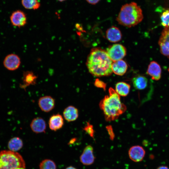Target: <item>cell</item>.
Instances as JSON below:
<instances>
[{
  "mask_svg": "<svg viewBox=\"0 0 169 169\" xmlns=\"http://www.w3.org/2000/svg\"><path fill=\"white\" fill-rule=\"evenodd\" d=\"M112 61L106 51L99 48L91 50L86 60V65L89 72L97 77L108 76L113 72Z\"/></svg>",
  "mask_w": 169,
  "mask_h": 169,
  "instance_id": "obj_1",
  "label": "cell"
},
{
  "mask_svg": "<svg viewBox=\"0 0 169 169\" xmlns=\"http://www.w3.org/2000/svg\"><path fill=\"white\" fill-rule=\"evenodd\" d=\"M109 95H105L99 105L103 111L105 120L110 121L117 119L126 110V106L120 101V95L111 87L109 89Z\"/></svg>",
  "mask_w": 169,
  "mask_h": 169,
  "instance_id": "obj_2",
  "label": "cell"
},
{
  "mask_svg": "<svg viewBox=\"0 0 169 169\" xmlns=\"http://www.w3.org/2000/svg\"><path fill=\"white\" fill-rule=\"evenodd\" d=\"M143 16L140 7L132 2L123 5L116 18L119 24L128 28L135 26L143 20Z\"/></svg>",
  "mask_w": 169,
  "mask_h": 169,
  "instance_id": "obj_3",
  "label": "cell"
},
{
  "mask_svg": "<svg viewBox=\"0 0 169 169\" xmlns=\"http://www.w3.org/2000/svg\"><path fill=\"white\" fill-rule=\"evenodd\" d=\"M25 163L18 153L10 150L0 152V169H25Z\"/></svg>",
  "mask_w": 169,
  "mask_h": 169,
  "instance_id": "obj_4",
  "label": "cell"
},
{
  "mask_svg": "<svg viewBox=\"0 0 169 169\" xmlns=\"http://www.w3.org/2000/svg\"><path fill=\"white\" fill-rule=\"evenodd\" d=\"M106 52L109 58L114 62L124 57L126 54V49L122 45L117 44L109 47Z\"/></svg>",
  "mask_w": 169,
  "mask_h": 169,
  "instance_id": "obj_5",
  "label": "cell"
},
{
  "mask_svg": "<svg viewBox=\"0 0 169 169\" xmlns=\"http://www.w3.org/2000/svg\"><path fill=\"white\" fill-rule=\"evenodd\" d=\"M161 53L169 59V28L162 30L158 41Z\"/></svg>",
  "mask_w": 169,
  "mask_h": 169,
  "instance_id": "obj_6",
  "label": "cell"
},
{
  "mask_svg": "<svg viewBox=\"0 0 169 169\" xmlns=\"http://www.w3.org/2000/svg\"><path fill=\"white\" fill-rule=\"evenodd\" d=\"M3 64L7 69L11 71L15 70L18 69L20 66V59L17 55L11 54L5 58Z\"/></svg>",
  "mask_w": 169,
  "mask_h": 169,
  "instance_id": "obj_7",
  "label": "cell"
},
{
  "mask_svg": "<svg viewBox=\"0 0 169 169\" xmlns=\"http://www.w3.org/2000/svg\"><path fill=\"white\" fill-rule=\"evenodd\" d=\"M10 20L12 25L18 28L24 26L27 22V18L25 13L20 10H17L13 12L10 17Z\"/></svg>",
  "mask_w": 169,
  "mask_h": 169,
  "instance_id": "obj_8",
  "label": "cell"
},
{
  "mask_svg": "<svg viewBox=\"0 0 169 169\" xmlns=\"http://www.w3.org/2000/svg\"><path fill=\"white\" fill-rule=\"evenodd\" d=\"M38 104L42 111L49 112L54 108L55 100L54 99L50 96H43L40 97L38 99Z\"/></svg>",
  "mask_w": 169,
  "mask_h": 169,
  "instance_id": "obj_9",
  "label": "cell"
},
{
  "mask_svg": "<svg viewBox=\"0 0 169 169\" xmlns=\"http://www.w3.org/2000/svg\"><path fill=\"white\" fill-rule=\"evenodd\" d=\"M95 159L92 146L90 145L86 146L80 157L81 162L84 165H90L94 163Z\"/></svg>",
  "mask_w": 169,
  "mask_h": 169,
  "instance_id": "obj_10",
  "label": "cell"
},
{
  "mask_svg": "<svg viewBox=\"0 0 169 169\" xmlns=\"http://www.w3.org/2000/svg\"><path fill=\"white\" fill-rule=\"evenodd\" d=\"M128 154L131 160L138 162L141 161L143 159L145 155V151L141 146H135L130 148Z\"/></svg>",
  "mask_w": 169,
  "mask_h": 169,
  "instance_id": "obj_11",
  "label": "cell"
},
{
  "mask_svg": "<svg viewBox=\"0 0 169 169\" xmlns=\"http://www.w3.org/2000/svg\"><path fill=\"white\" fill-rule=\"evenodd\" d=\"M37 76L33 72L30 71H24L22 79V82L20 87L22 89H25L31 85L36 84Z\"/></svg>",
  "mask_w": 169,
  "mask_h": 169,
  "instance_id": "obj_12",
  "label": "cell"
},
{
  "mask_svg": "<svg viewBox=\"0 0 169 169\" xmlns=\"http://www.w3.org/2000/svg\"><path fill=\"white\" fill-rule=\"evenodd\" d=\"M32 131L36 133H40L45 132L46 124L45 120L42 118L37 117L34 118L30 124Z\"/></svg>",
  "mask_w": 169,
  "mask_h": 169,
  "instance_id": "obj_13",
  "label": "cell"
},
{
  "mask_svg": "<svg viewBox=\"0 0 169 169\" xmlns=\"http://www.w3.org/2000/svg\"><path fill=\"white\" fill-rule=\"evenodd\" d=\"M146 72L153 80H158L161 78V67L159 64L155 61H152L150 63Z\"/></svg>",
  "mask_w": 169,
  "mask_h": 169,
  "instance_id": "obj_14",
  "label": "cell"
},
{
  "mask_svg": "<svg viewBox=\"0 0 169 169\" xmlns=\"http://www.w3.org/2000/svg\"><path fill=\"white\" fill-rule=\"evenodd\" d=\"M64 124L63 118L59 114H54L49 118V128L52 131H56L61 129Z\"/></svg>",
  "mask_w": 169,
  "mask_h": 169,
  "instance_id": "obj_15",
  "label": "cell"
},
{
  "mask_svg": "<svg viewBox=\"0 0 169 169\" xmlns=\"http://www.w3.org/2000/svg\"><path fill=\"white\" fill-rule=\"evenodd\" d=\"M106 35L108 40L112 43L119 42L122 38V34L120 30L114 26L110 27L107 30Z\"/></svg>",
  "mask_w": 169,
  "mask_h": 169,
  "instance_id": "obj_16",
  "label": "cell"
},
{
  "mask_svg": "<svg viewBox=\"0 0 169 169\" xmlns=\"http://www.w3.org/2000/svg\"><path fill=\"white\" fill-rule=\"evenodd\" d=\"M63 115L64 119L67 121H73L78 117V110L74 106L69 105L65 108L63 112Z\"/></svg>",
  "mask_w": 169,
  "mask_h": 169,
  "instance_id": "obj_17",
  "label": "cell"
},
{
  "mask_svg": "<svg viewBox=\"0 0 169 169\" xmlns=\"http://www.w3.org/2000/svg\"><path fill=\"white\" fill-rule=\"evenodd\" d=\"M127 68V64L122 59L114 62L112 64L113 72L118 75H124L126 73Z\"/></svg>",
  "mask_w": 169,
  "mask_h": 169,
  "instance_id": "obj_18",
  "label": "cell"
},
{
  "mask_svg": "<svg viewBox=\"0 0 169 169\" xmlns=\"http://www.w3.org/2000/svg\"><path fill=\"white\" fill-rule=\"evenodd\" d=\"M132 82L136 89L142 90L146 88L147 85L148 80L145 76L138 75L132 78Z\"/></svg>",
  "mask_w": 169,
  "mask_h": 169,
  "instance_id": "obj_19",
  "label": "cell"
},
{
  "mask_svg": "<svg viewBox=\"0 0 169 169\" xmlns=\"http://www.w3.org/2000/svg\"><path fill=\"white\" fill-rule=\"evenodd\" d=\"M22 140L19 137H14L11 139L8 143V147L10 151L16 152L21 149L23 146Z\"/></svg>",
  "mask_w": 169,
  "mask_h": 169,
  "instance_id": "obj_20",
  "label": "cell"
},
{
  "mask_svg": "<svg viewBox=\"0 0 169 169\" xmlns=\"http://www.w3.org/2000/svg\"><path fill=\"white\" fill-rule=\"evenodd\" d=\"M130 88L129 84L124 82H120L115 85V91L119 95L125 96L129 94Z\"/></svg>",
  "mask_w": 169,
  "mask_h": 169,
  "instance_id": "obj_21",
  "label": "cell"
},
{
  "mask_svg": "<svg viewBox=\"0 0 169 169\" xmlns=\"http://www.w3.org/2000/svg\"><path fill=\"white\" fill-rule=\"evenodd\" d=\"M21 3L25 8L28 9H37L40 6L38 0H21Z\"/></svg>",
  "mask_w": 169,
  "mask_h": 169,
  "instance_id": "obj_22",
  "label": "cell"
},
{
  "mask_svg": "<svg viewBox=\"0 0 169 169\" xmlns=\"http://www.w3.org/2000/svg\"><path fill=\"white\" fill-rule=\"evenodd\" d=\"M39 169H56L55 162L52 160L46 159L42 161L39 165Z\"/></svg>",
  "mask_w": 169,
  "mask_h": 169,
  "instance_id": "obj_23",
  "label": "cell"
},
{
  "mask_svg": "<svg viewBox=\"0 0 169 169\" xmlns=\"http://www.w3.org/2000/svg\"><path fill=\"white\" fill-rule=\"evenodd\" d=\"M161 25L165 28H169V9L165 10L160 16Z\"/></svg>",
  "mask_w": 169,
  "mask_h": 169,
  "instance_id": "obj_24",
  "label": "cell"
},
{
  "mask_svg": "<svg viewBox=\"0 0 169 169\" xmlns=\"http://www.w3.org/2000/svg\"><path fill=\"white\" fill-rule=\"evenodd\" d=\"M83 130L90 136L94 138L95 131L93 129V126L89 122H87V124L84 128Z\"/></svg>",
  "mask_w": 169,
  "mask_h": 169,
  "instance_id": "obj_25",
  "label": "cell"
},
{
  "mask_svg": "<svg viewBox=\"0 0 169 169\" xmlns=\"http://www.w3.org/2000/svg\"><path fill=\"white\" fill-rule=\"evenodd\" d=\"M94 84L95 86L98 88H102L104 90H106V84L99 79H96Z\"/></svg>",
  "mask_w": 169,
  "mask_h": 169,
  "instance_id": "obj_26",
  "label": "cell"
},
{
  "mask_svg": "<svg viewBox=\"0 0 169 169\" xmlns=\"http://www.w3.org/2000/svg\"><path fill=\"white\" fill-rule=\"evenodd\" d=\"M106 130L110 136V138L111 140H113L115 138V135L112 127L110 125L106 126Z\"/></svg>",
  "mask_w": 169,
  "mask_h": 169,
  "instance_id": "obj_27",
  "label": "cell"
},
{
  "mask_svg": "<svg viewBox=\"0 0 169 169\" xmlns=\"http://www.w3.org/2000/svg\"><path fill=\"white\" fill-rule=\"evenodd\" d=\"M88 3L92 5L98 3L100 0H85Z\"/></svg>",
  "mask_w": 169,
  "mask_h": 169,
  "instance_id": "obj_28",
  "label": "cell"
},
{
  "mask_svg": "<svg viewBox=\"0 0 169 169\" xmlns=\"http://www.w3.org/2000/svg\"><path fill=\"white\" fill-rule=\"evenodd\" d=\"M157 169H169V168L167 166H162L158 167Z\"/></svg>",
  "mask_w": 169,
  "mask_h": 169,
  "instance_id": "obj_29",
  "label": "cell"
},
{
  "mask_svg": "<svg viewBox=\"0 0 169 169\" xmlns=\"http://www.w3.org/2000/svg\"><path fill=\"white\" fill-rule=\"evenodd\" d=\"M65 169H76L75 167L72 166H69L66 168Z\"/></svg>",
  "mask_w": 169,
  "mask_h": 169,
  "instance_id": "obj_30",
  "label": "cell"
},
{
  "mask_svg": "<svg viewBox=\"0 0 169 169\" xmlns=\"http://www.w3.org/2000/svg\"><path fill=\"white\" fill-rule=\"evenodd\" d=\"M58 1H60V2H63V1H64L66 0H58Z\"/></svg>",
  "mask_w": 169,
  "mask_h": 169,
  "instance_id": "obj_31",
  "label": "cell"
},
{
  "mask_svg": "<svg viewBox=\"0 0 169 169\" xmlns=\"http://www.w3.org/2000/svg\"><path fill=\"white\" fill-rule=\"evenodd\" d=\"M168 71L169 72V68L168 69Z\"/></svg>",
  "mask_w": 169,
  "mask_h": 169,
  "instance_id": "obj_32",
  "label": "cell"
}]
</instances>
